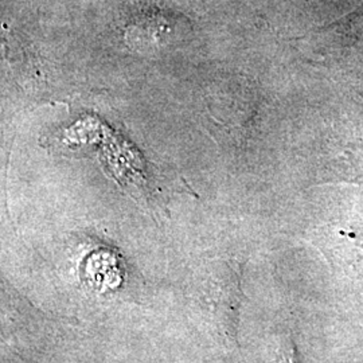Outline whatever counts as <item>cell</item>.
Masks as SVG:
<instances>
[{
	"label": "cell",
	"instance_id": "obj_1",
	"mask_svg": "<svg viewBox=\"0 0 363 363\" xmlns=\"http://www.w3.org/2000/svg\"><path fill=\"white\" fill-rule=\"evenodd\" d=\"M205 288L214 327L225 342L237 345L240 310L244 298L240 267L225 265Z\"/></svg>",
	"mask_w": 363,
	"mask_h": 363
},
{
	"label": "cell",
	"instance_id": "obj_2",
	"mask_svg": "<svg viewBox=\"0 0 363 363\" xmlns=\"http://www.w3.org/2000/svg\"><path fill=\"white\" fill-rule=\"evenodd\" d=\"M328 182H349L363 184V150H345L339 155L328 159Z\"/></svg>",
	"mask_w": 363,
	"mask_h": 363
},
{
	"label": "cell",
	"instance_id": "obj_3",
	"mask_svg": "<svg viewBox=\"0 0 363 363\" xmlns=\"http://www.w3.org/2000/svg\"><path fill=\"white\" fill-rule=\"evenodd\" d=\"M328 52H337L363 42V7L350 18L339 21L335 25L328 27L325 35Z\"/></svg>",
	"mask_w": 363,
	"mask_h": 363
},
{
	"label": "cell",
	"instance_id": "obj_4",
	"mask_svg": "<svg viewBox=\"0 0 363 363\" xmlns=\"http://www.w3.org/2000/svg\"><path fill=\"white\" fill-rule=\"evenodd\" d=\"M276 363H300L296 346L291 337H286L281 340L277 350Z\"/></svg>",
	"mask_w": 363,
	"mask_h": 363
}]
</instances>
